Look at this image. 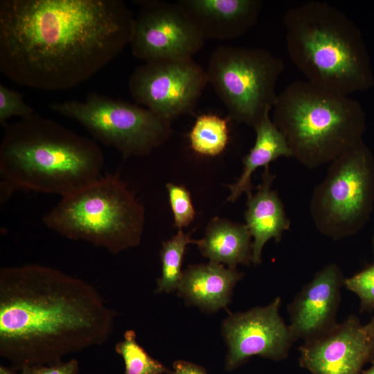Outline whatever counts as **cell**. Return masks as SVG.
<instances>
[{"label":"cell","instance_id":"cell-1","mask_svg":"<svg viewBox=\"0 0 374 374\" xmlns=\"http://www.w3.org/2000/svg\"><path fill=\"white\" fill-rule=\"evenodd\" d=\"M134 19L121 0H1L0 71L24 87L71 89L130 44Z\"/></svg>","mask_w":374,"mask_h":374},{"label":"cell","instance_id":"cell-2","mask_svg":"<svg viewBox=\"0 0 374 374\" xmlns=\"http://www.w3.org/2000/svg\"><path fill=\"white\" fill-rule=\"evenodd\" d=\"M116 315L91 283L57 269H0V355L15 371L103 345Z\"/></svg>","mask_w":374,"mask_h":374},{"label":"cell","instance_id":"cell-3","mask_svg":"<svg viewBox=\"0 0 374 374\" xmlns=\"http://www.w3.org/2000/svg\"><path fill=\"white\" fill-rule=\"evenodd\" d=\"M3 126L1 202L17 190L62 197L103 175L104 156L93 139L37 114Z\"/></svg>","mask_w":374,"mask_h":374},{"label":"cell","instance_id":"cell-4","mask_svg":"<svg viewBox=\"0 0 374 374\" xmlns=\"http://www.w3.org/2000/svg\"><path fill=\"white\" fill-rule=\"evenodd\" d=\"M288 55L307 81L350 96L374 84L362 33L344 12L310 1L283 17Z\"/></svg>","mask_w":374,"mask_h":374},{"label":"cell","instance_id":"cell-5","mask_svg":"<svg viewBox=\"0 0 374 374\" xmlns=\"http://www.w3.org/2000/svg\"><path fill=\"white\" fill-rule=\"evenodd\" d=\"M273 110L272 120L292 157L309 169L331 163L363 140L366 114L361 104L307 80L289 84Z\"/></svg>","mask_w":374,"mask_h":374},{"label":"cell","instance_id":"cell-6","mask_svg":"<svg viewBox=\"0 0 374 374\" xmlns=\"http://www.w3.org/2000/svg\"><path fill=\"white\" fill-rule=\"evenodd\" d=\"M42 222L66 238L117 254L140 244L145 209L118 175L106 173L62 197Z\"/></svg>","mask_w":374,"mask_h":374},{"label":"cell","instance_id":"cell-7","mask_svg":"<svg viewBox=\"0 0 374 374\" xmlns=\"http://www.w3.org/2000/svg\"><path fill=\"white\" fill-rule=\"evenodd\" d=\"M283 69V60L267 49L220 46L211 55L206 72L229 118L253 128L273 109Z\"/></svg>","mask_w":374,"mask_h":374},{"label":"cell","instance_id":"cell-8","mask_svg":"<svg viewBox=\"0 0 374 374\" xmlns=\"http://www.w3.org/2000/svg\"><path fill=\"white\" fill-rule=\"evenodd\" d=\"M374 200V159L362 140L333 160L314 189L310 211L323 235L340 240L367 221Z\"/></svg>","mask_w":374,"mask_h":374},{"label":"cell","instance_id":"cell-9","mask_svg":"<svg viewBox=\"0 0 374 374\" xmlns=\"http://www.w3.org/2000/svg\"><path fill=\"white\" fill-rule=\"evenodd\" d=\"M50 108L78 121L96 140L124 157L148 155L171 134V121L150 109L95 93L84 100L51 103Z\"/></svg>","mask_w":374,"mask_h":374},{"label":"cell","instance_id":"cell-10","mask_svg":"<svg viewBox=\"0 0 374 374\" xmlns=\"http://www.w3.org/2000/svg\"><path fill=\"white\" fill-rule=\"evenodd\" d=\"M208 83L206 69L193 57L145 62L128 81L137 105L170 121L192 114Z\"/></svg>","mask_w":374,"mask_h":374},{"label":"cell","instance_id":"cell-11","mask_svg":"<svg viewBox=\"0 0 374 374\" xmlns=\"http://www.w3.org/2000/svg\"><path fill=\"white\" fill-rule=\"evenodd\" d=\"M130 42L133 55L145 62L191 58L204 38L177 1H142Z\"/></svg>","mask_w":374,"mask_h":374},{"label":"cell","instance_id":"cell-12","mask_svg":"<svg viewBox=\"0 0 374 374\" xmlns=\"http://www.w3.org/2000/svg\"><path fill=\"white\" fill-rule=\"evenodd\" d=\"M281 299L242 312L230 313L222 323L227 346L224 368L233 371L253 356L281 361L295 342L289 326L279 314Z\"/></svg>","mask_w":374,"mask_h":374},{"label":"cell","instance_id":"cell-13","mask_svg":"<svg viewBox=\"0 0 374 374\" xmlns=\"http://www.w3.org/2000/svg\"><path fill=\"white\" fill-rule=\"evenodd\" d=\"M299 350L300 366L311 374H360L364 365L374 363V344L353 315Z\"/></svg>","mask_w":374,"mask_h":374},{"label":"cell","instance_id":"cell-14","mask_svg":"<svg viewBox=\"0 0 374 374\" xmlns=\"http://www.w3.org/2000/svg\"><path fill=\"white\" fill-rule=\"evenodd\" d=\"M345 278L335 263L325 265L287 306L288 325L295 341L317 339L338 323L337 314Z\"/></svg>","mask_w":374,"mask_h":374},{"label":"cell","instance_id":"cell-15","mask_svg":"<svg viewBox=\"0 0 374 374\" xmlns=\"http://www.w3.org/2000/svg\"><path fill=\"white\" fill-rule=\"evenodd\" d=\"M204 39L240 37L258 20L260 0H178Z\"/></svg>","mask_w":374,"mask_h":374},{"label":"cell","instance_id":"cell-16","mask_svg":"<svg viewBox=\"0 0 374 374\" xmlns=\"http://www.w3.org/2000/svg\"><path fill=\"white\" fill-rule=\"evenodd\" d=\"M243 274L236 268L213 262L189 265L182 273L178 295L186 304L206 312L226 308L233 290Z\"/></svg>","mask_w":374,"mask_h":374},{"label":"cell","instance_id":"cell-17","mask_svg":"<svg viewBox=\"0 0 374 374\" xmlns=\"http://www.w3.org/2000/svg\"><path fill=\"white\" fill-rule=\"evenodd\" d=\"M276 175L271 173L269 166L264 168L262 181L257 192L247 196L244 211L246 225L253 238L252 242V263H261L265 244L274 239L279 242L283 234L290 227L283 204L276 190L271 189Z\"/></svg>","mask_w":374,"mask_h":374},{"label":"cell","instance_id":"cell-18","mask_svg":"<svg viewBox=\"0 0 374 374\" xmlns=\"http://www.w3.org/2000/svg\"><path fill=\"white\" fill-rule=\"evenodd\" d=\"M251 238L246 224L215 217L208 224L204 238L193 243L210 262L236 268L252 263Z\"/></svg>","mask_w":374,"mask_h":374},{"label":"cell","instance_id":"cell-19","mask_svg":"<svg viewBox=\"0 0 374 374\" xmlns=\"http://www.w3.org/2000/svg\"><path fill=\"white\" fill-rule=\"evenodd\" d=\"M269 113L253 127L254 145L242 159L243 170L240 177L229 186L231 192L228 201L235 202L244 193L247 196L252 194L251 176L258 168L269 166L271 162L280 157H292L285 135L270 118Z\"/></svg>","mask_w":374,"mask_h":374},{"label":"cell","instance_id":"cell-20","mask_svg":"<svg viewBox=\"0 0 374 374\" xmlns=\"http://www.w3.org/2000/svg\"><path fill=\"white\" fill-rule=\"evenodd\" d=\"M188 139L191 149L197 154L215 157L224 152L229 140L228 119L212 114L198 116Z\"/></svg>","mask_w":374,"mask_h":374},{"label":"cell","instance_id":"cell-21","mask_svg":"<svg viewBox=\"0 0 374 374\" xmlns=\"http://www.w3.org/2000/svg\"><path fill=\"white\" fill-rule=\"evenodd\" d=\"M190 233L179 229L170 240L162 242L160 250L161 276L157 279L156 293H170L177 290L182 276L181 265L186 247L193 243Z\"/></svg>","mask_w":374,"mask_h":374},{"label":"cell","instance_id":"cell-22","mask_svg":"<svg viewBox=\"0 0 374 374\" xmlns=\"http://www.w3.org/2000/svg\"><path fill=\"white\" fill-rule=\"evenodd\" d=\"M125 364L124 374H170L171 370L152 357L136 341V332L127 330L115 346Z\"/></svg>","mask_w":374,"mask_h":374},{"label":"cell","instance_id":"cell-23","mask_svg":"<svg viewBox=\"0 0 374 374\" xmlns=\"http://www.w3.org/2000/svg\"><path fill=\"white\" fill-rule=\"evenodd\" d=\"M169 202L174 216L175 226L179 229L188 226L195 216L190 192L181 185H166Z\"/></svg>","mask_w":374,"mask_h":374},{"label":"cell","instance_id":"cell-24","mask_svg":"<svg viewBox=\"0 0 374 374\" xmlns=\"http://www.w3.org/2000/svg\"><path fill=\"white\" fill-rule=\"evenodd\" d=\"M344 286L358 296L360 312L374 310V264L353 276L345 278Z\"/></svg>","mask_w":374,"mask_h":374},{"label":"cell","instance_id":"cell-25","mask_svg":"<svg viewBox=\"0 0 374 374\" xmlns=\"http://www.w3.org/2000/svg\"><path fill=\"white\" fill-rule=\"evenodd\" d=\"M35 110L24 100L22 96L3 84H0V123L6 124V121L12 116L21 118L33 116Z\"/></svg>","mask_w":374,"mask_h":374},{"label":"cell","instance_id":"cell-26","mask_svg":"<svg viewBox=\"0 0 374 374\" xmlns=\"http://www.w3.org/2000/svg\"><path fill=\"white\" fill-rule=\"evenodd\" d=\"M79 364L75 359L60 361L49 365L28 366L20 370V374H78Z\"/></svg>","mask_w":374,"mask_h":374},{"label":"cell","instance_id":"cell-27","mask_svg":"<svg viewBox=\"0 0 374 374\" xmlns=\"http://www.w3.org/2000/svg\"><path fill=\"white\" fill-rule=\"evenodd\" d=\"M170 374H208L206 369L193 362L186 360H176L173 362Z\"/></svg>","mask_w":374,"mask_h":374},{"label":"cell","instance_id":"cell-28","mask_svg":"<svg viewBox=\"0 0 374 374\" xmlns=\"http://www.w3.org/2000/svg\"><path fill=\"white\" fill-rule=\"evenodd\" d=\"M365 330L374 344V316L371 319L368 323L364 325Z\"/></svg>","mask_w":374,"mask_h":374},{"label":"cell","instance_id":"cell-29","mask_svg":"<svg viewBox=\"0 0 374 374\" xmlns=\"http://www.w3.org/2000/svg\"><path fill=\"white\" fill-rule=\"evenodd\" d=\"M0 374H20L14 371L11 368L6 367L3 365L0 366Z\"/></svg>","mask_w":374,"mask_h":374},{"label":"cell","instance_id":"cell-30","mask_svg":"<svg viewBox=\"0 0 374 374\" xmlns=\"http://www.w3.org/2000/svg\"><path fill=\"white\" fill-rule=\"evenodd\" d=\"M360 374H374V363L368 369L362 371Z\"/></svg>","mask_w":374,"mask_h":374},{"label":"cell","instance_id":"cell-31","mask_svg":"<svg viewBox=\"0 0 374 374\" xmlns=\"http://www.w3.org/2000/svg\"><path fill=\"white\" fill-rule=\"evenodd\" d=\"M373 252H374V235H373Z\"/></svg>","mask_w":374,"mask_h":374}]
</instances>
